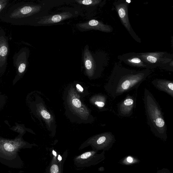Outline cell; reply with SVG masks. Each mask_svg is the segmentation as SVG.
Wrapping results in <instances>:
<instances>
[{
  "label": "cell",
  "mask_w": 173,
  "mask_h": 173,
  "mask_svg": "<svg viewBox=\"0 0 173 173\" xmlns=\"http://www.w3.org/2000/svg\"><path fill=\"white\" fill-rule=\"evenodd\" d=\"M143 100L148 125L156 136L166 141L167 127L162 111L154 96L146 88L144 89Z\"/></svg>",
  "instance_id": "6da1fadb"
},
{
  "label": "cell",
  "mask_w": 173,
  "mask_h": 173,
  "mask_svg": "<svg viewBox=\"0 0 173 173\" xmlns=\"http://www.w3.org/2000/svg\"><path fill=\"white\" fill-rule=\"evenodd\" d=\"M148 74L144 72H130L112 77L105 86L110 96L115 99L127 92L137 89Z\"/></svg>",
  "instance_id": "7a4b0ae2"
},
{
  "label": "cell",
  "mask_w": 173,
  "mask_h": 173,
  "mask_svg": "<svg viewBox=\"0 0 173 173\" xmlns=\"http://www.w3.org/2000/svg\"><path fill=\"white\" fill-rule=\"evenodd\" d=\"M98 151L93 150L76 156L74 159L75 166L77 168H83L96 165L105 159V151L100 153Z\"/></svg>",
  "instance_id": "3957f363"
},
{
  "label": "cell",
  "mask_w": 173,
  "mask_h": 173,
  "mask_svg": "<svg viewBox=\"0 0 173 173\" xmlns=\"http://www.w3.org/2000/svg\"><path fill=\"white\" fill-rule=\"evenodd\" d=\"M116 141L115 136L111 132H107L99 136L89 144L94 150H103L105 151L110 149Z\"/></svg>",
  "instance_id": "277c9868"
},
{
  "label": "cell",
  "mask_w": 173,
  "mask_h": 173,
  "mask_svg": "<svg viewBox=\"0 0 173 173\" xmlns=\"http://www.w3.org/2000/svg\"><path fill=\"white\" fill-rule=\"evenodd\" d=\"M135 99L133 96H127L125 99L120 102L118 105L119 115L123 117L132 115L136 104Z\"/></svg>",
  "instance_id": "5b68a950"
},
{
  "label": "cell",
  "mask_w": 173,
  "mask_h": 173,
  "mask_svg": "<svg viewBox=\"0 0 173 173\" xmlns=\"http://www.w3.org/2000/svg\"><path fill=\"white\" fill-rule=\"evenodd\" d=\"M72 16L70 12H64L58 14L44 16L39 23L42 24H54L70 18Z\"/></svg>",
  "instance_id": "8992f818"
},
{
  "label": "cell",
  "mask_w": 173,
  "mask_h": 173,
  "mask_svg": "<svg viewBox=\"0 0 173 173\" xmlns=\"http://www.w3.org/2000/svg\"><path fill=\"white\" fill-rule=\"evenodd\" d=\"M78 26L84 30H95L105 32H110L111 30L108 26L95 19L80 24Z\"/></svg>",
  "instance_id": "52a82bcc"
},
{
  "label": "cell",
  "mask_w": 173,
  "mask_h": 173,
  "mask_svg": "<svg viewBox=\"0 0 173 173\" xmlns=\"http://www.w3.org/2000/svg\"><path fill=\"white\" fill-rule=\"evenodd\" d=\"M152 85L158 90L165 92L173 97V83L165 80L156 79L152 82Z\"/></svg>",
  "instance_id": "ba28073f"
},
{
  "label": "cell",
  "mask_w": 173,
  "mask_h": 173,
  "mask_svg": "<svg viewBox=\"0 0 173 173\" xmlns=\"http://www.w3.org/2000/svg\"><path fill=\"white\" fill-rule=\"evenodd\" d=\"M83 60L85 68L87 73L90 75H92L93 74L95 68V64L93 58L89 51L88 46L85 47L84 50Z\"/></svg>",
  "instance_id": "9c48e42d"
},
{
  "label": "cell",
  "mask_w": 173,
  "mask_h": 173,
  "mask_svg": "<svg viewBox=\"0 0 173 173\" xmlns=\"http://www.w3.org/2000/svg\"><path fill=\"white\" fill-rule=\"evenodd\" d=\"M118 12L120 18L122 23L129 30H130V25L127 15V8L125 4H121L117 7Z\"/></svg>",
  "instance_id": "30bf717a"
},
{
  "label": "cell",
  "mask_w": 173,
  "mask_h": 173,
  "mask_svg": "<svg viewBox=\"0 0 173 173\" xmlns=\"http://www.w3.org/2000/svg\"><path fill=\"white\" fill-rule=\"evenodd\" d=\"M76 2L81 5H87V6L88 5L93 6V5L99 4L100 1L99 0H83V1L79 0V1H76Z\"/></svg>",
  "instance_id": "8fae6325"
},
{
  "label": "cell",
  "mask_w": 173,
  "mask_h": 173,
  "mask_svg": "<svg viewBox=\"0 0 173 173\" xmlns=\"http://www.w3.org/2000/svg\"><path fill=\"white\" fill-rule=\"evenodd\" d=\"M72 104L74 107L77 108H80L82 106L80 100L77 98H74L72 100Z\"/></svg>",
  "instance_id": "7c38bea8"
},
{
  "label": "cell",
  "mask_w": 173,
  "mask_h": 173,
  "mask_svg": "<svg viewBox=\"0 0 173 173\" xmlns=\"http://www.w3.org/2000/svg\"><path fill=\"white\" fill-rule=\"evenodd\" d=\"M33 11L32 8L30 7L26 6L25 7L21 10V12L22 14H29L31 12Z\"/></svg>",
  "instance_id": "4fadbf2b"
},
{
  "label": "cell",
  "mask_w": 173,
  "mask_h": 173,
  "mask_svg": "<svg viewBox=\"0 0 173 173\" xmlns=\"http://www.w3.org/2000/svg\"><path fill=\"white\" fill-rule=\"evenodd\" d=\"M41 114L44 119L49 120L51 118V114L45 110H42L41 112Z\"/></svg>",
  "instance_id": "5bb4252c"
},
{
  "label": "cell",
  "mask_w": 173,
  "mask_h": 173,
  "mask_svg": "<svg viewBox=\"0 0 173 173\" xmlns=\"http://www.w3.org/2000/svg\"><path fill=\"white\" fill-rule=\"evenodd\" d=\"M59 171V168L56 164H53L50 168V171L51 173H58Z\"/></svg>",
  "instance_id": "9a60e30c"
},
{
  "label": "cell",
  "mask_w": 173,
  "mask_h": 173,
  "mask_svg": "<svg viewBox=\"0 0 173 173\" xmlns=\"http://www.w3.org/2000/svg\"><path fill=\"white\" fill-rule=\"evenodd\" d=\"M8 49L5 46H2L0 48V55L2 56H5L7 54Z\"/></svg>",
  "instance_id": "2e32d148"
},
{
  "label": "cell",
  "mask_w": 173,
  "mask_h": 173,
  "mask_svg": "<svg viewBox=\"0 0 173 173\" xmlns=\"http://www.w3.org/2000/svg\"><path fill=\"white\" fill-rule=\"evenodd\" d=\"M146 59L148 61L152 63H155L157 61V58L152 55L148 56L146 58Z\"/></svg>",
  "instance_id": "e0dca14e"
},
{
  "label": "cell",
  "mask_w": 173,
  "mask_h": 173,
  "mask_svg": "<svg viewBox=\"0 0 173 173\" xmlns=\"http://www.w3.org/2000/svg\"><path fill=\"white\" fill-rule=\"evenodd\" d=\"M125 160H126V161H123V162H127L125 163V164L127 163H128V164H132L133 162H134V160H134L133 158L132 157H131V156H129V157H127L126 159H125Z\"/></svg>",
  "instance_id": "ac0fdd59"
},
{
  "label": "cell",
  "mask_w": 173,
  "mask_h": 173,
  "mask_svg": "<svg viewBox=\"0 0 173 173\" xmlns=\"http://www.w3.org/2000/svg\"><path fill=\"white\" fill-rule=\"evenodd\" d=\"M4 147L7 150H13L14 149L12 145L9 143H5L4 145Z\"/></svg>",
  "instance_id": "d6986e66"
},
{
  "label": "cell",
  "mask_w": 173,
  "mask_h": 173,
  "mask_svg": "<svg viewBox=\"0 0 173 173\" xmlns=\"http://www.w3.org/2000/svg\"><path fill=\"white\" fill-rule=\"evenodd\" d=\"M26 65L25 64L23 63L21 64L20 65V66L19 67V71L20 73H22L26 69Z\"/></svg>",
  "instance_id": "ffe728a7"
},
{
  "label": "cell",
  "mask_w": 173,
  "mask_h": 173,
  "mask_svg": "<svg viewBox=\"0 0 173 173\" xmlns=\"http://www.w3.org/2000/svg\"><path fill=\"white\" fill-rule=\"evenodd\" d=\"M95 104L98 107L100 108L104 107L105 105V102L103 101H97L95 102Z\"/></svg>",
  "instance_id": "44dd1931"
},
{
  "label": "cell",
  "mask_w": 173,
  "mask_h": 173,
  "mask_svg": "<svg viewBox=\"0 0 173 173\" xmlns=\"http://www.w3.org/2000/svg\"><path fill=\"white\" fill-rule=\"evenodd\" d=\"M131 62L136 64L140 63L141 62V60L138 58H132V59L131 60Z\"/></svg>",
  "instance_id": "7402d4cb"
},
{
  "label": "cell",
  "mask_w": 173,
  "mask_h": 173,
  "mask_svg": "<svg viewBox=\"0 0 173 173\" xmlns=\"http://www.w3.org/2000/svg\"><path fill=\"white\" fill-rule=\"evenodd\" d=\"M157 173H172L169 170L167 169L163 168L162 169L159 170Z\"/></svg>",
  "instance_id": "603a6c76"
},
{
  "label": "cell",
  "mask_w": 173,
  "mask_h": 173,
  "mask_svg": "<svg viewBox=\"0 0 173 173\" xmlns=\"http://www.w3.org/2000/svg\"><path fill=\"white\" fill-rule=\"evenodd\" d=\"M77 88L81 92L83 91V88L79 84H77L76 85Z\"/></svg>",
  "instance_id": "cb8c5ba5"
},
{
  "label": "cell",
  "mask_w": 173,
  "mask_h": 173,
  "mask_svg": "<svg viewBox=\"0 0 173 173\" xmlns=\"http://www.w3.org/2000/svg\"><path fill=\"white\" fill-rule=\"evenodd\" d=\"M1 5H0V10H1Z\"/></svg>",
  "instance_id": "d4e9b609"
}]
</instances>
